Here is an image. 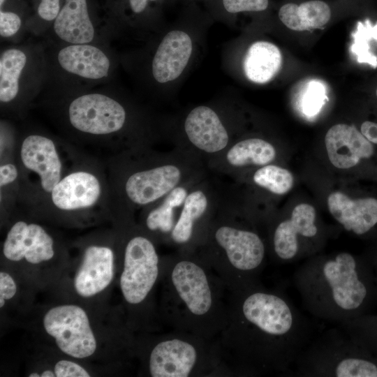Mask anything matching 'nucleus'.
<instances>
[{"instance_id": "e433bc0d", "label": "nucleus", "mask_w": 377, "mask_h": 377, "mask_svg": "<svg viewBox=\"0 0 377 377\" xmlns=\"http://www.w3.org/2000/svg\"><path fill=\"white\" fill-rule=\"evenodd\" d=\"M362 133L373 144H377V123L365 121L360 127Z\"/></svg>"}, {"instance_id": "423d86ee", "label": "nucleus", "mask_w": 377, "mask_h": 377, "mask_svg": "<svg viewBox=\"0 0 377 377\" xmlns=\"http://www.w3.org/2000/svg\"><path fill=\"white\" fill-rule=\"evenodd\" d=\"M236 208L226 194L212 220L198 255L214 267L232 291L260 282L266 246L260 235L238 221ZM197 249V250H198Z\"/></svg>"}, {"instance_id": "39448f33", "label": "nucleus", "mask_w": 377, "mask_h": 377, "mask_svg": "<svg viewBox=\"0 0 377 377\" xmlns=\"http://www.w3.org/2000/svg\"><path fill=\"white\" fill-rule=\"evenodd\" d=\"M166 303L170 323L177 328L209 337L224 330L228 320L219 281L195 252L180 251L168 262Z\"/></svg>"}, {"instance_id": "6e6552de", "label": "nucleus", "mask_w": 377, "mask_h": 377, "mask_svg": "<svg viewBox=\"0 0 377 377\" xmlns=\"http://www.w3.org/2000/svg\"><path fill=\"white\" fill-rule=\"evenodd\" d=\"M64 222L112 219V198L104 161L80 150L71 167L29 214Z\"/></svg>"}, {"instance_id": "f3484780", "label": "nucleus", "mask_w": 377, "mask_h": 377, "mask_svg": "<svg viewBox=\"0 0 377 377\" xmlns=\"http://www.w3.org/2000/svg\"><path fill=\"white\" fill-rule=\"evenodd\" d=\"M43 325L60 350L68 356L84 359L97 349L87 313L80 306L62 304L50 309L44 315Z\"/></svg>"}, {"instance_id": "9b49d317", "label": "nucleus", "mask_w": 377, "mask_h": 377, "mask_svg": "<svg viewBox=\"0 0 377 377\" xmlns=\"http://www.w3.org/2000/svg\"><path fill=\"white\" fill-rule=\"evenodd\" d=\"M301 377H377V357L339 326L315 336L295 362Z\"/></svg>"}, {"instance_id": "5701e85b", "label": "nucleus", "mask_w": 377, "mask_h": 377, "mask_svg": "<svg viewBox=\"0 0 377 377\" xmlns=\"http://www.w3.org/2000/svg\"><path fill=\"white\" fill-rule=\"evenodd\" d=\"M193 52L191 36L184 31L168 32L154 50L149 64L153 80L158 84L174 81L183 73Z\"/></svg>"}, {"instance_id": "bb28decb", "label": "nucleus", "mask_w": 377, "mask_h": 377, "mask_svg": "<svg viewBox=\"0 0 377 377\" xmlns=\"http://www.w3.org/2000/svg\"><path fill=\"white\" fill-rule=\"evenodd\" d=\"M330 16L329 6L319 0L306 1L300 6L286 3L279 11L283 24L294 31L321 28L328 22Z\"/></svg>"}, {"instance_id": "4c0bfd02", "label": "nucleus", "mask_w": 377, "mask_h": 377, "mask_svg": "<svg viewBox=\"0 0 377 377\" xmlns=\"http://www.w3.org/2000/svg\"><path fill=\"white\" fill-rule=\"evenodd\" d=\"M156 0H128V6L133 14L140 15L144 13L149 1Z\"/></svg>"}, {"instance_id": "4468645a", "label": "nucleus", "mask_w": 377, "mask_h": 377, "mask_svg": "<svg viewBox=\"0 0 377 377\" xmlns=\"http://www.w3.org/2000/svg\"><path fill=\"white\" fill-rule=\"evenodd\" d=\"M118 36L113 22L95 15L89 0H64L55 20L39 39L50 44H110Z\"/></svg>"}, {"instance_id": "c756f323", "label": "nucleus", "mask_w": 377, "mask_h": 377, "mask_svg": "<svg viewBox=\"0 0 377 377\" xmlns=\"http://www.w3.org/2000/svg\"><path fill=\"white\" fill-rule=\"evenodd\" d=\"M338 324L356 343L377 357V315L369 313Z\"/></svg>"}, {"instance_id": "ddd939ff", "label": "nucleus", "mask_w": 377, "mask_h": 377, "mask_svg": "<svg viewBox=\"0 0 377 377\" xmlns=\"http://www.w3.org/2000/svg\"><path fill=\"white\" fill-rule=\"evenodd\" d=\"M224 194L208 175L186 196L169 243L180 251L194 252L202 244Z\"/></svg>"}, {"instance_id": "7ed1b4c3", "label": "nucleus", "mask_w": 377, "mask_h": 377, "mask_svg": "<svg viewBox=\"0 0 377 377\" xmlns=\"http://www.w3.org/2000/svg\"><path fill=\"white\" fill-rule=\"evenodd\" d=\"M293 281L310 314L337 324L369 313L377 302L369 260L348 252L313 256L294 272Z\"/></svg>"}, {"instance_id": "a878e982", "label": "nucleus", "mask_w": 377, "mask_h": 377, "mask_svg": "<svg viewBox=\"0 0 377 377\" xmlns=\"http://www.w3.org/2000/svg\"><path fill=\"white\" fill-rule=\"evenodd\" d=\"M281 60V52L273 43L267 41L253 43L244 59L245 75L254 83L268 82L278 73Z\"/></svg>"}, {"instance_id": "ea45409f", "label": "nucleus", "mask_w": 377, "mask_h": 377, "mask_svg": "<svg viewBox=\"0 0 377 377\" xmlns=\"http://www.w3.org/2000/svg\"><path fill=\"white\" fill-rule=\"evenodd\" d=\"M376 96H377V89H376Z\"/></svg>"}, {"instance_id": "c85d7f7f", "label": "nucleus", "mask_w": 377, "mask_h": 377, "mask_svg": "<svg viewBox=\"0 0 377 377\" xmlns=\"http://www.w3.org/2000/svg\"><path fill=\"white\" fill-rule=\"evenodd\" d=\"M251 180L256 186L275 195L287 193L294 184L288 170L272 163L256 168Z\"/></svg>"}, {"instance_id": "f8f14e48", "label": "nucleus", "mask_w": 377, "mask_h": 377, "mask_svg": "<svg viewBox=\"0 0 377 377\" xmlns=\"http://www.w3.org/2000/svg\"><path fill=\"white\" fill-rule=\"evenodd\" d=\"M113 221L123 235L120 289L126 303L138 306L147 300L159 276L160 258L155 241L133 219Z\"/></svg>"}, {"instance_id": "0eeeda50", "label": "nucleus", "mask_w": 377, "mask_h": 377, "mask_svg": "<svg viewBox=\"0 0 377 377\" xmlns=\"http://www.w3.org/2000/svg\"><path fill=\"white\" fill-rule=\"evenodd\" d=\"M21 122L16 147L18 208L29 214L68 172L81 148L40 126Z\"/></svg>"}, {"instance_id": "7c9ffc66", "label": "nucleus", "mask_w": 377, "mask_h": 377, "mask_svg": "<svg viewBox=\"0 0 377 377\" xmlns=\"http://www.w3.org/2000/svg\"><path fill=\"white\" fill-rule=\"evenodd\" d=\"M352 38L350 50L357 61L377 68V57L371 51L370 45L372 41L377 42V22L373 25L369 19L364 22L359 21Z\"/></svg>"}, {"instance_id": "dca6fc26", "label": "nucleus", "mask_w": 377, "mask_h": 377, "mask_svg": "<svg viewBox=\"0 0 377 377\" xmlns=\"http://www.w3.org/2000/svg\"><path fill=\"white\" fill-rule=\"evenodd\" d=\"M194 334L170 335L156 343L148 359L152 377H188L200 374L207 365L202 341Z\"/></svg>"}, {"instance_id": "20e7f679", "label": "nucleus", "mask_w": 377, "mask_h": 377, "mask_svg": "<svg viewBox=\"0 0 377 377\" xmlns=\"http://www.w3.org/2000/svg\"><path fill=\"white\" fill-rule=\"evenodd\" d=\"M110 186L112 216L133 218L177 186L209 170L187 149L168 151L151 147L110 155L104 161Z\"/></svg>"}, {"instance_id": "4be33fe9", "label": "nucleus", "mask_w": 377, "mask_h": 377, "mask_svg": "<svg viewBox=\"0 0 377 377\" xmlns=\"http://www.w3.org/2000/svg\"><path fill=\"white\" fill-rule=\"evenodd\" d=\"M115 252L110 244L91 243L84 246L74 279L76 293L90 297L103 292L114 276Z\"/></svg>"}, {"instance_id": "f704fd0d", "label": "nucleus", "mask_w": 377, "mask_h": 377, "mask_svg": "<svg viewBox=\"0 0 377 377\" xmlns=\"http://www.w3.org/2000/svg\"><path fill=\"white\" fill-rule=\"evenodd\" d=\"M55 377H89L90 374L79 364L68 360L58 361L53 369Z\"/></svg>"}, {"instance_id": "72a5a7b5", "label": "nucleus", "mask_w": 377, "mask_h": 377, "mask_svg": "<svg viewBox=\"0 0 377 377\" xmlns=\"http://www.w3.org/2000/svg\"><path fill=\"white\" fill-rule=\"evenodd\" d=\"M225 9L230 13L262 11L268 6V0H223Z\"/></svg>"}, {"instance_id": "2eb2a0df", "label": "nucleus", "mask_w": 377, "mask_h": 377, "mask_svg": "<svg viewBox=\"0 0 377 377\" xmlns=\"http://www.w3.org/2000/svg\"><path fill=\"white\" fill-rule=\"evenodd\" d=\"M223 114L206 105L192 108L183 119L175 147L191 151L205 164L219 156L236 140Z\"/></svg>"}, {"instance_id": "6ab92c4d", "label": "nucleus", "mask_w": 377, "mask_h": 377, "mask_svg": "<svg viewBox=\"0 0 377 377\" xmlns=\"http://www.w3.org/2000/svg\"><path fill=\"white\" fill-rule=\"evenodd\" d=\"M57 253L53 235L42 224L17 216L10 224L3 242L2 253L10 262L39 265L52 260Z\"/></svg>"}, {"instance_id": "2f4dec72", "label": "nucleus", "mask_w": 377, "mask_h": 377, "mask_svg": "<svg viewBox=\"0 0 377 377\" xmlns=\"http://www.w3.org/2000/svg\"><path fill=\"white\" fill-rule=\"evenodd\" d=\"M61 6V0H38L35 14L28 24L29 36L40 38L55 20Z\"/></svg>"}, {"instance_id": "b1692460", "label": "nucleus", "mask_w": 377, "mask_h": 377, "mask_svg": "<svg viewBox=\"0 0 377 377\" xmlns=\"http://www.w3.org/2000/svg\"><path fill=\"white\" fill-rule=\"evenodd\" d=\"M325 144L330 161L339 169L353 168L374 154L373 143L354 126L345 124L332 126L325 135Z\"/></svg>"}, {"instance_id": "1a4fd4ad", "label": "nucleus", "mask_w": 377, "mask_h": 377, "mask_svg": "<svg viewBox=\"0 0 377 377\" xmlns=\"http://www.w3.org/2000/svg\"><path fill=\"white\" fill-rule=\"evenodd\" d=\"M42 42L46 77L37 100L88 90L112 82L118 60L110 44Z\"/></svg>"}, {"instance_id": "f03ea898", "label": "nucleus", "mask_w": 377, "mask_h": 377, "mask_svg": "<svg viewBox=\"0 0 377 377\" xmlns=\"http://www.w3.org/2000/svg\"><path fill=\"white\" fill-rule=\"evenodd\" d=\"M111 82L38 99L33 108L41 110L60 136L80 148L105 150L112 155L152 147L157 137L151 120Z\"/></svg>"}, {"instance_id": "aec40b11", "label": "nucleus", "mask_w": 377, "mask_h": 377, "mask_svg": "<svg viewBox=\"0 0 377 377\" xmlns=\"http://www.w3.org/2000/svg\"><path fill=\"white\" fill-rule=\"evenodd\" d=\"M207 175L206 172L188 179L154 203L142 209L138 225L155 242L169 243L186 196Z\"/></svg>"}, {"instance_id": "473e14b6", "label": "nucleus", "mask_w": 377, "mask_h": 377, "mask_svg": "<svg viewBox=\"0 0 377 377\" xmlns=\"http://www.w3.org/2000/svg\"><path fill=\"white\" fill-rule=\"evenodd\" d=\"M326 98L325 87L323 83L320 80H310L304 87L301 96L302 112L308 116L316 114Z\"/></svg>"}, {"instance_id": "c9c22d12", "label": "nucleus", "mask_w": 377, "mask_h": 377, "mask_svg": "<svg viewBox=\"0 0 377 377\" xmlns=\"http://www.w3.org/2000/svg\"><path fill=\"white\" fill-rule=\"evenodd\" d=\"M17 292V285L13 278L7 272H0V307L3 308L6 300L12 299Z\"/></svg>"}, {"instance_id": "cd10ccee", "label": "nucleus", "mask_w": 377, "mask_h": 377, "mask_svg": "<svg viewBox=\"0 0 377 377\" xmlns=\"http://www.w3.org/2000/svg\"><path fill=\"white\" fill-rule=\"evenodd\" d=\"M20 171L15 153L0 154V205L3 215L10 216L18 209Z\"/></svg>"}, {"instance_id": "412c9836", "label": "nucleus", "mask_w": 377, "mask_h": 377, "mask_svg": "<svg viewBox=\"0 0 377 377\" xmlns=\"http://www.w3.org/2000/svg\"><path fill=\"white\" fill-rule=\"evenodd\" d=\"M277 156L274 145L259 137L236 139L222 154L206 163L209 170L235 177L245 169L272 163Z\"/></svg>"}, {"instance_id": "9d476101", "label": "nucleus", "mask_w": 377, "mask_h": 377, "mask_svg": "<svg viewBox=\"0 0 377 377\" xmlns=\"http://www.w3.org/2000/svg\"><path fill=\"white\" fill-rule=\"evenodd\" d=\"M45 77V47L40 39L31 37L1 46V119L15 122L26 119L43 89Z\"/></svg>"}, {"instance_id": "393cba45", "label": "nucleus", "mask_w": 377, "mask_h": 377, "mask_svg": "<svg viewBox=\"0 0 377 377\" xmlns=\"http://www.w3.org/2000/svg\"><path fill=\"white\" fill-rule=\"evenodd\" d=\"M328 209L343 228L356 235L369 233L377 225V199H351L340 191L327 198Z\"/></svg>"}, {"instance_id": "f257e3e1", "label": "nucleus", "mask_w": 377, "mask_h": 377, "mask_svg": "<svg viewBox=\"0 0 377 377\" xmlns=\"http://www.w3.org/2000/svg\"><path fill=\"white\" fill-rule=\"evenodd\" d=\"M232 293L225 339L240 367L250 374H292L315 337L313 321L281 290L258 282Z\"/></svg>"}, {"instance_id": "a211bd4d", "label": "nucleus", "mask_w": 377, "mask_h": 377, "mask_svg": "<svg viewBox=\"0 0 377 377\" xmlns=\"http://www.w3.org/2000/svg\"><path fill=\"white\" fill-rule=\"evenodd\" d=\"M319 226L315 208L306 203L295 206L289 218L274 227L271 235L272 256L279 263H290L313 253L309 244L318 240Z\"/></svg>"}, {"instance_id": "58836bf2", "label": "nucleus", "mask_w": 377, "mask_h": 377, "mask_svg": "<svg viewBox=\"0 0 377 377\" xmlns=\"http://www.w3.org/2000/svg\"><path fill=\"white\" fill-rule=\"evenodd\" d=\"M369 260L374 268L377 281V254Z\"/></svg>"}]
</instances>
